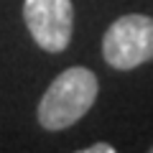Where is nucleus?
Segmentation results:
<instances>
[{
  "label": "nucleus",
  "instance_id": "1",
  "mask_svg": "<svg viewBox=\"0 0 153 153\" xmlns=\"http://www.w3.org/2000/svg\"><path fill=\"white\" fill-rule=\"evenodd\" d=\"M100 84L94 71L87 66H69L64 69L49 89L44 92L41 102H38V123L46 130H64V128L74 125L76 120H82L84 115L92 110L94 100H97Z\"/></svg>",
  "mask_w": 153,
  "mask_h": 153
},
{
  "label": "nucleus",
  "instance_id": "2",
  "mask_svg": "<svg viewBox=\"0 0 153 153\" xmlns=\"http://www.w3.org/2000/svg\"><path fill=\"white\" fill-rule=\"evenodd\" d=\"M102 56L112 69H135L153 59V18L143 13L120 16L102 36Z\"/></svg>",
  "mask_w": 153,
  "mask_h": 153
},
{
  "label": "nucleus",
  "instance_id": "3",
  "mask_svg": "<svg viewBox=\"0 0 153 153\" xmlns=\"http://www.w3.org/2000/svg\"><path fill=\"white\" fill-rule=\"evenodd\" d=\"M23 21L28 33L49 54H61L71 41L74 5L71 0H26Z\"/></svg>",
  "mask_w": 153,
  "mask_h": 153
},
{
  "label": "nucleus",
  "instance_id": "4",
  "mask_svg": "<svg viewBox=\"0 0 153 153\" xmlns=\"http://www.w3.org/2000/svg\"><path fill=\"white\" fill-rule=\"evenodd\" d=\"M82 153H115V146H110V143H94V146L84 148Z\"/></svg>",
  "mask_w": 153,
  "mask_h": 153
},
{
  "label": "nucleus",
  "instance_id": "5",
  "mask_svg": "<svg viewBox=\"0 0 153 153\" xmlns=\"http://www.w3.org/2000/svg\"><path fill=\"white\" fill-rule=\"evenodd\" d=\"M151 151H153V146H151Z\"/></svg>",
  "mask_w": 153,
  "mask_h": 153
}]
</instances>
